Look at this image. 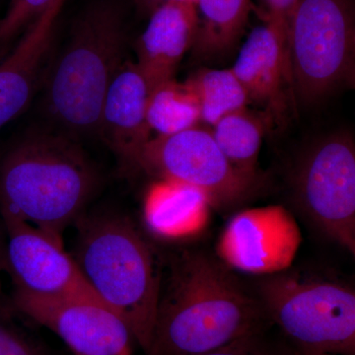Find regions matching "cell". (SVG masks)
<instances>
[{
	"label": "cell",
	"mask_w": 355,
	"mask_h": 355,
	"mask_svg": "<svg viewBox=\"0 0 355 355\" xmlns=\"http://www.w3.org/2000/svg\"><path fill=\"white\" fill-rule=\"evenodd\" d=\"M270 324L230 268L203 252H184L161 287L146 355L207 354Z\"/></svg>",
	"instance_id": "1"
},
{
	"label": "cell",
	"mask_w": 355,
	"mask_h": 355,
	"mask_svg": "<svg viewBox=\"0 0 355 355\" xmlns=\"http://www.w3.org/2000/svg\"><path fill=\"white\" fill-rule=\"evenodd\" d=\"M99 183L80 140L51 127L28 130L0 153V216L62 240Z\"/></svg>",
	"instance_id": "2"
},
{
	"label": "cell",
	"mask_w": 355,
	"mask_h": 355,
	"mask_svg": "<svg viewBox=\"0 0 355 355\" xmlns=\"http://www.w3.org/2000/svg\"><path fill=\"white\" fill-rule=\"evenodd\" d=\"M125 18L118 2L95 0L81 11L44 71L49 127L78 140L98 135L103 104L125 62Z\"/></svg>",
	"instance_id": "3"
},
{
	"label": "cell",
	"mask_w": 355,
	"mask_h": 355,
	"mask_svg": "<svg viewBox=\"0 0 355 355\" xmlns=\"http://www.w3.org/2000/svg\"><path fill=\"white\" fill-rule=\"evenodd\" d=\"M76 222L72 258L97 298L125 320L147 354L162 284L153 249L121 214H83Z\"/></svg>",
	"instance_id": "4"
},
{
	"label": "cell",
	"mask_w": 355,
	"mask_h": 355,
	"mask_svg": "<svg viewBox=\"0 0 355 355\" xmlns=\"http://www.w3.org/2000/svg\"><path fill=\"white\" fill-rule=\"evenodd\" d=\"M258 300L294 349L355 355V292L342 280L288 268L261 279Z\"/></svg>",
	"instance_id": "5"
},
{
	"label": "cell",
	"mask_w": 355,
	"mask_h": 355,
	"mask_svg": "<svg viewBox=\"0 0 355 355\" xmlns=\"http://www.w3.org/2000/svg\"><path fill=\"white\" fill-rule=\"evenodd\" d=\"M287 46L294 97L304 104L354 85V0H296Z\"/></svg>",
	"instance_id": "6"
},
{
	"label": "cell",
	"mask_w": 355,
	"mask_h": 355,
	"mask_svg": "<svg viewBox=\"0 0 355 355\" xmlns=\"http://www.w3.org/2000/svg\"><path fill=\"white\" fill-rule=\"evenodd\" d=\"M158 179L190 184L203 191L212 209L241 205L263 188V175H250L229 162L211 130L191 128L171 135H157L142 149L135 171Z\"/></svg>",
	"instance_id": "7"
},
{
	"label": "cell",
	"mask_w": 355,
	"mask_h": 355,
	"mask_svg": "<svg viewBox=\"0 0 355 355\" xmlns=\"http://www.w3.org/2000/svg\"><path fill=\"white\" fill-rule=\"evenodd\" d=\"M299 207L324 235L355 254V146L349 132L326 135L299 159Z\"/></svg>",
	"instance_id": "8"
},
{
	"label": "cell",
	"mask_w": 355,
	"mask_h": 355,
	"mask_svg": "<svg viewBox=\"0 0 355 355\" xmlns=\"http://www.w3.org/2000/svg\"><path fill=\"white\" fill-rule=\"evenodd\" d=\"M10 305L60 336L73 355H132L135 340L130 327L101 301L14 291Z\"/></svg>",
	"instance_id": "9"
},
{
	"label": "cell",
	"mask_w": 355,
	"mask_h": 355,
	"mask_svg": "<svg viewBox=\"0 0 355 355\" xmlns=\"http://www.w3.org/2000/svg\"><path fill=\"white\" fill-rule=\"evenodd\" d=\"M302 243L300 227L282 205L241 210L222 231L216 252L230 270L268 275L291 268Z\"/></svg>",
	"instance_id": "10"
},
{
	"label": "cell",
	"mask_w": 355,
	"mask_h": 355,
	"mask_svg": "<svg viewBox=\"0 0 355 355\" xmlns=\"http://www.w3.org/2000/svg\"><path fill=\"white\" fill-rule=\"evenodd\" d=\"M0 217L6 235V272L10 275L14 291L99 300L71 254L64 251L62 240L15 217Z\"/></svg>",
	"instance_id": "11"
},
{
	"label": "cell",
	"mask_w": 355,
	"mask_h": 355,
	"mask_svg": "<svg viewBox=\"0 0 355 355\" xmlns=\"http://www.w3.org/2000/svg\"><path fill=\"white\" fill-rule=\"evenodd\" d=\"M231 69L250 102L263 109L272 128L282 127L294 94L288 58L272 27L265 23L252 30Z\"/></svg>",
	"instance_id": "12"
},
{
	"label": "cell",
	"mask_w": 355,
	"mask_h": 355,
	"mask_svg": "<svg viewBox=\"0 0 355 355\" xmlns=\"http://www.w3.org/2000/svg\"><path fill=\"white\" fill-rule=\"evenodd\" d=\"M64 1L55 0L0 58V130L25 111L41 84Z\"/></svg>",
	"instance_id": "13"
},
{
	"label": "cell",
	"mask_w": 355,
	"mask_h": 355,
	"mask_svg": "<svg viewBox=\"0 0 355 355\" xmlns=\"http://www.w3.org/2000/svg\"><path fill=\"white\" fill-rule=\"evenodd\" d=\"M149 94L137 65L123 62L103 104L98 135L127 171H135L137 159L151 139L146 116Z\"/></svg>",
	"instance_id": "14"
},
{
	"label": "cell",
	"mask_w": 355,
	"mask_h": 355,
	"mask_svg": "<svg viewBox=\"0 0 355 355\" xmlns=\"http://www.w3.org/2000/svg\"><path fill=\"white\" fill-rule=\"evenodd\" d=\"M148 17V24L137 40L135 64L151 92L174 79L180 62L195 43L198 14L196 4L171 1L157 7Z\"/></svg>",
	"instance_id": "15"
},
{
	"label": "cell",
	"mask_w": 355,
	"mask_h": 355,
	"mask_svg": "<svg viewBox=\"0 0 355 355\" xmlns=\"http://www.w3.org/2000/svg\"><path fill=\"white\" fill-rule=\"evenodd\" d=\"M211 203L190 184L158 179L144 198V219L154 234L179 240L202 234L209 223Z\"/></svg>",
	"instance_id": "16"
},
{
	"label": "cell",
	"mask_w": 355,
	"mask_h": 355,
	"mask_svg": "<svg viewBox=\"0 0 355 355\" xmlns=\"http://www.w3.org/2000/svg\"><path fill=\"white\" fill-rule=\"evenodd\" d=\"M197 37L193 55L216 60L234 50L246 28L251 0H197Z\"/></svg>",
	"instance_id": "17"
},
{
	"label": "cell",
	"mask_w": 355,
	"mask_h": 355,
	"mask_svg": "<svg viewBox=\"0 0 355 355\" xmlns=\"http://www.w3.org/2000/svg\"><path fill=\"white\" fill-rule=\"evenodd\" d=\"M272 125L263 112L245 108L222 118L212 127V135L225 157L240 171L261 175L258 159L261 141Z\"/></svg>",
	"instance_id": "18"
},
{
	"label": "cell",
	"mask_w": 355,
	"mask_h": 355,
	"mask_svg": "<svg viewBox=\"0 0 355 355\" xmlns=\"http://www.w3.org/2000/svg\"><path fill=\"white\" fill-rule=\"evenodd\" d=\"M147 121L151 132L171 135L200 125V104L190 86L175 79L154 88L147 102Z\"/></svg>",
	"instance_id": "19"
},
{
	"label": "cell",
	"mask_w": 355,
	"mask_h": 355,
	"mask_svg": "<svg viewBox=\"0 0 355 355\" xmlns=\"http://www.w3.org/2000/svg\"><path fill=\"white\" fill-rule=\"evenodd\" d=\"M186 83L197 96L202 123L211 128L224 116L251 104L232 69H202Z\"/></svg>",
	"instance_id": "20"
},
{
	"label": "cell",
	"mask_w": 355,
	"mask_h": 355,
	"mask_svg": "<svg viewBox=\"0 0 355 355\" xmlns=\"http://www.w3.org/2000/svg\"><path fill=\"white\" fill-rule=\"evenodd\" d=\"M10 302L0 295V355H53L36 336L16 322Z\"/></svg>",
	"instance_id": "21"
},
{
	"label": "cell",
	"mask_w": 355,
	"mask_h": 355,
	"mask_svg": "<svg viewBox=\"0 0 355 355\" xmlns=\"http://www.w3.org/2000/svg\"><path fill=\"white\" fill-rule=\"evenodd\" d=\"M55 0H11L0 19V58L25 30L38 19Z\"/></svg>",
	"instance_id": "22"
},
{
	"label": "cell",
	"mask_w": 355,
	"mask_h": 355,
	"mask_svg": "<svg viewBox=\"0 0 355 355\" xmlns=\"http://www.w3.org/2000/svg\"><path fill=\"white\" fill-rule=\"evenodd\" d=\"M268 326L200 355H293V347L286 338H273L268 334Z\"/></svg>",
	"instance_id": "23"
},
{
	"label": "cell",
	"mask_w": 355,
	"mask_h": 355,
	"mask_svg": "<svg viewBox=\"0 0 355 355\" xmlns=\"http://www.w3.org/2000/svg\"><path fill=\"white\" fill-rule=\"evenodd\" d=\"M295 2L296 0H263L265 6V23L272 27L277 33L286 51L288 62L287 34H288L289 20H291Z\"/></svg>",
	"instance_id": "24"
},
{
	"label": "cell",
	"mask_w": 355,
	"mask_h": 355,
	"mask_svg": "<svg viewBox=\"0 0 355 355\" xmlns=\"http://www.w3.org/2000/svg\"><path fill=\"white\" fill-rule=\"evenodd\" d=\"M132 1L140 14L149 16L153 11L162 4L171 1H180V0H132Z\"/></svg>",
	"instance_id": "25"
},
{
	"label": "cell",
	"mask_w": 355,
	"mask_h": 355,
	"mask_svg": "<svg viewBox=\"0 0 355 355\" xmlns=\"http://www.w3.org/2000/svg\"><path fill=\"white\" fill-rule=\"evenodd\" d=\"M6 229H4L3 222L0 217V273L6 272ZM0 295H1V292H0Z\"/></svg>",
	"instance_id": "26"
},
{
	"label": "cell",
	"mask_w": 355,
	"mask_h": 355,
	"mask_svg": "<svg viewBox=\"0 0 355 355\" xmlns=\"http://www.w3.org/2000/svg\"><path fill=\"white\" fill-rule=\"evenodd\" d=\"M293 355H336L333 354H328V352H313V350H303L294 349Z\"/></svg>",
	"instance_id": "27"
},
{
	"label": "cell",
	"mask_w": 355,
	"mask_h": 355,
	"mask_svg": "<svg viewBox=\"0 0 355 355\" xmlns=\"http://www.w3.org/2000/svg\"><path fill=\"white\" fill-rule=\"evenodd\" d=\"M180 1L191 2V3L197 4V0H180Z\"/></svg>",
	"instance_id": "28"
}]
</instances>
